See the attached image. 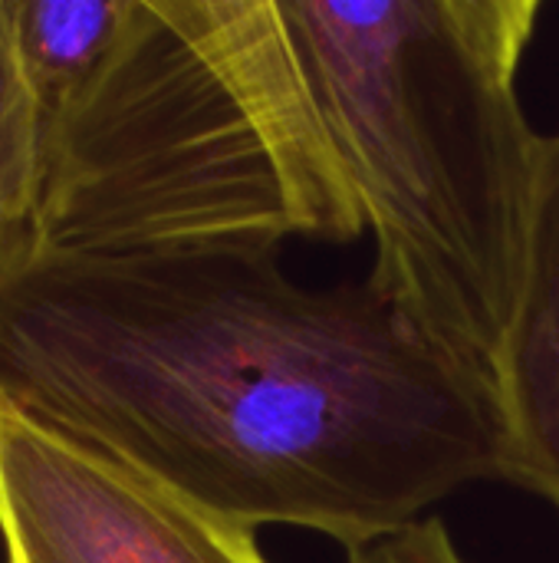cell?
<instances>
[{
    "instance_id": "cell-1",
    "label": "cell",
    "mask_w": 559,
    "mask_h": 563,
    "mask_svg": "<svg viewBox=\"0 0 559 563\" xmlns=\"http://www.w3.org/2000/svg\"><path fill=\"white\" fill-rule=\"evenodd\" d=\"M0 402L244 525L346 551L511 478L497 386L273 244L0 254Z\"/></svg>"
},
{
    "instance_id": "cell-2",
    "label": "cell",
    "mask_w": 559,
    "mask_h": 563,
    "mask_svg": "<svg viewBox=\"0 0 559 563\" xmlns=\"http://www.w3.org/2000/svg\"><path fill=\"white\" fill-rule=\"evenodd\" d=\"M376 238L369 287L488 373L514 320L544 139L517 99L537 0H277Z\"/></svg>"
},
{
    "instance_id": "cell-3",
    "label": "cell",
    "mask_w": 559,
    "mask_h": 563,
    "mask_svg": "<svg viewBox=\"0 0 559 563\" xmlns=\"http://www.w3.org/2000/svg\"><path fill=\"white\" fill-rule=\"evenodd\" d=\"M366 231L277 0H135L46 135L56 247L349 244Z\"/></svg>"
},
{
    "instance_id": "cell-4",
    "label": "cell",
    "mask_w": 559,
    "mask_h": 563,
    "mask_svg": "<svg viewBox=\"0 0 559 563\" xmlns=\"http://www.w3.org/2000/svg\"><path fill=\"white\" fill-rule=\"evenodd\" d=\"M7 563H270L257 531L0 402Z\"/></svg>"
},
{
    "instance_id": "cell-5",
    "label": "cell",
    "mask_w": 559,
    "mask_h": 563,
    "mask_svg": "<svg viewBox=\"0 0 559 563\" xmlns=\"http://www.w3.org/2000/svg\"><path fill=\"white\" fill-rule=\"evenodd\" d=\"M494 386L511 445L507 482L559 511V132L544 139L530 247Z\"/></svg>"
},
{
    "instance_id": "cell-6",
    "label": "cell",
    "mask_w": 559,
    "mask_h": 563,
    "mask_svg": "<svg viewBox=\"0 0 559 563\" xmlns=\"http://www.w3.org/2000/svg\"><path fill=\"white\" fill-rule=\"evenodd\" d=\"M132 10L135 0H13L16 43L46 135L105 66Z\"/></svg>"
},
{
    "instance_id": "cell-7",
    "label": "cell",
    "mask_w": 559,
    "mask_h": 563,
    "mask_svg": "<svg viewBox=\"0 0 559 563\" xmlns=\"http://www.w3.org/2000/svg\"><path fill=\"white\" fill-rule=\"evenodd\" d=\"M46 185V115L26 76L13 0H0V254L33 231Z\"/></svg>"
},
{
    "instance_id": "cell-8",
    "label": "cell",
    "mask_w": 559,
    "mask_h": 563,
    "mask_svg": "<svg viewBox=\"0 0 559 563\" xmlns=\"http://www.w3.org/2000/svg\"><path fill=\"white\" fill-rule=\"evenodd\" d=\"M346 554V563H468L458 554L441 518L415 521L395 534L376 538Z\"/></svg>"
}]
</instances>
